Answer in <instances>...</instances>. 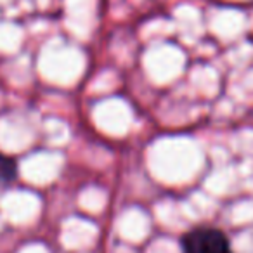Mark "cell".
<instances>
[{
	"label": "cell",
	"instance_id": "2",
	"mask_svg": "<svg viewBox=\"0 0 253 253\" xmlns=\"http://www.w3.org/2000/svg\"><path fill=\"white\" fill-rule=\"evenodd\" d=\"M18 175V163L7 155L0 153V186H7Z\"/></svg>",
	"mask_w": 253,
	"mask_h": 253
},
{
	"label": "cell",
	"instance_id": "1",
	"mask_svg": "<svg viewBox=\"0 0 253 253\" xmlns=\"http://www.w3.org/2000/svg\"><path fill=\"white\" fill-rule=\"evenodd\" d=\"M184 253H232L227 236L213 227H198L182 238Z\"/></svg>",
	"mask_w": 253,
	"mask_h": 253
}]
</instances>
